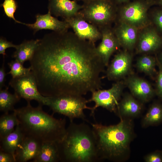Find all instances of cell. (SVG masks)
<instances>
[{
    "label": "cell",
    "mask_w": 162,
    "mask_h": 162,
    "mask_svg": "<svg viewBox=\"0 0 162 162\" xmlns=\"http://www.w3.org/2000/svg\"><path fill=\"white\" fill-rule=\"evenodd\" d=\"M38 90L45 97L82 96L102 87L105 67L95 44L68 30L40 39L29 60Z\"/></svg>",
    "instance_id": "6da1fadb"
},
{
    "label": "cell",
    "mask_w": 162,
    "mask_h": 162,
    "mask_svg": "<svg viewBox=\"0 0 162 162\" xmlns=\"http://www.w3.org/2000/svg\"><path fill=\"white\" fill-rule=\"evenodd\" d=\"M120 119L118 124L113 125L91 123L95 136L100 160L122 162L129 157L130 144L135 135L133 119Z\"/></svg>",
    "instance_id": "7a4b0ae2"
},
{
    "label": "cell",
    "mask_w": 162,
    "mask_h": 162,
    "mask_svg": "<svg viewBox=\"0 0 162 162\" xmlns=\"http://www.w3.org/2000/svg\"><path fill=\"white\" fill-rule=\"evenodd\" d=\"M43 106H32L27 102L25 106L13 111L20 121V126L25 136L33 138L41 143H58L66 133L65 118L56 119L44 112Z\"/></svg>",
    "instance_id": "3957f363"
},
{
    "label": "cell",
    "mask_w": 162,
    "mask_h": 162,
    "mask_svg": "<svg viewBox=\"0 0 162 162\" xmlns=\"http://www.w3.org/2000/svg\"><path fill=\"white\" fill-rule=\"evenodd\" d=\"M57 144L60 162L100 161L93 130L92 127L84 122L77 124L70 121L65 135Z\"/></svg>",
    "instance_id": "277c9868"
},
{
    "label": "cell",
    "mask_w": 162,
    "mask_h": 162,
    "mask_svg": "<svg viewBox=\"0 0 162 162\" xmlns=\"http://www.w3.org/2000/svg\"><path fill=\"white\" fill-rule=\"evenodd\" d=\"M116 5L113 0H94L83 3L79 12L86 21L99 29L110 26L116 18Z\"/></svg>",
    "instance_id": "5b68a950"
},
{
    "label": "cell",
    "mask_w": 162,
    "mask_h": 162,
    "mask_svg": "<svg viewBox=\"0 0 162 162\" xmlns=\"http://www.w3.org/2000/svg\"><path fill=\"white\" fill-rule=\"evenodd\" d=\"M88 100L82 96L64 95L49 97L47 106L53 113H58L68 117L70 121L75 118H80L87 121L84 110H92V107L88 106Z\"/></svg>",
    "instance_id": "8992f818"
},
{
    "label": "cell",
    "mask_w": 162,
    "mask_h": 162,
    "mask_svg": "<svg viewBox=\"0 0 162 162\" xmlns=\"http://www.w3.org/2000/svg\"><path fill=\"white\" fill-rule=\"evenodd\" d=\"M152 4H154V1L138 0L126 4L119 10V22L128 24L138 29L146 27L149 23L148 10Z\"/></svg>",
    "instance_id": "52a82bcc"
},
{
    "label": "cell",
    "mask_w": 162,
    "mask_h": 162,
    "mask_svg": "<svg viewBox=\"0 0 162 162\" xmlns=\"http://www.w3.org/2000/svg\"><path fill=\"white\" fill-rule=\"evenodd\" d=\"M125 86L124 81L120 80L113 83L109 89H99L92 92V97L88 101L94 102L95 105L92 107L91 115L93 116L95 110L99 107L116 113Z\"/></svg>",
    "instance_id": "ba28073f"
},
{
    "label": "cell",
    "mask_w": 162,
    "mask_h": 162,
    "mask_svg": "<svg viewBox=\"0 0 162 162\" xmlns=\"http://www.w3.org/2000/svg\"><path fill=\"white\" fill-rule=\"evenodd\" d=\"M9 86L13 88L14 93L21 98L27 102L34 100L39 104L48 105L49 97L42 95L39 92L35 78L31 72L28 74L21 77L12 78Z\"/></svg>",
    "instance_id": "9c48e42d"
},
{
    "label": "cell",
    "mask_w": 162,
    "mask_h": 162,
    "mask_svg": "<svg viewBox=\"0 0 162 162\" xmlns=\"http://www.w3.org/2000/svg\"><path fill=\"white\" fill-rule=\"evenodd\" d=\"M64 20L69 24L74 33L81 39L95 44L102 38V34L99 29L86 21L79 12L73 16Z\"/></svg>",
    "instance_id": "30bf717a"
},
{
    "label": "cell",
    "mask_w": 162,
    "mask_h": 162,
    "mask_svg": "<svg viewBox=\"0 0 162 162\" xmlns=\"http://www.w3.org/2000/svg\"><path fill=\"white\" fill-rule=\"evenodd\" d=\"M132 62V55L128 52L123 51L117 53L107 69L108 79L117 81L124 78L129 73Z\"/></svg>",
    "instance_id": "8fae6325"
},
{
    "label": "cell",
    "mask_w": 162,
    "mask_h": 162,
    "mask_svg": "<svg viewBox=\"0 0 162 162\" xmlns=\"http://www.w3.org/2000/svg\"><path fill=\"white\" fill-rule=\"evenodd\" d=\"M102 34V41L96 47V52L105 66H108L110 58L120 46L114 33L110 26L99 29Z\"/></svg>",
    "instance_id": "7c38bea8"
},
{
    "label": "cell",
    "mask_w": 162,
    "mask_h": 162,
    "mask_svg": "<svg viewBox=\"0 0 162 162\" xmlns=\"http://www.w3.org/2000/svg\"><path fill=\"white\" fill-rule=\"evenodd\" d=\"M124 81L131 94L142 103L149 102L156 94L155 89L151 84L141 77L131 75Z\"/></svg>",
    "instance_id": "4fadbf2b"
},
{
    "label": "cell",
    "mask_w": 162,
    "mask_h": 162,
    "mask_svg": "<svg viewBox=\"0 0 162 162\" xmlns=\"http://www.w3.org/2000/svg\"><path fill=\"white\" fill-rule=\"evenodd\" d=\"M35 22L32 24L24 23L23 25L33 30L35 33L42 29H48L56 32H64L70 28L65 21H60L53 16L49 11L45 14H38L35 16Z\"/></svg>",
    "instance_id": "5bb4252c"
},
{
    "label": "cell",
    "mask_w": 162,
    "mask_h": 162,
    "mask_svg": "<svg viewBox=\"0 0 162 162\" xmlns=\"http://www.w3.org/2000/svg\"><path fill=\"white\" fill-rule=\"evenodd\" d=\"M83 7L74 0H49L48 8L52 15L64 20L74 16Z\"/></svg>",
    "instance_id": "9a60e30c"
},
{
    "label": "cell",
    "mask_w": 162,
    "mask_h": 162,
    "mask_svg": "<svg viewBox=\"0 0 162 162\" xmlns=\"http://www.w3.org/2000/svg\"><path fill=\"white\" fill-rule=\"evenodd\" d=\"M162 45V38L155 29L145 28L138 39L137 50L138 53H144L155 51Z\"/></svg>",
    "instance_id": "2e32d148"
},
{
    "label": "cell",
    "mask_w": 162,
    "mask_h": 162,
    "mask_svg": "<svg viewBox=\"0 0 162 162\" xmlns=\"http://www.w3.org/2000/svg\"><path fill=\"white\" fill-rule=\"evenodd\" d=\"M138 29L122 22H119L113 29L120 46L128 50L135 46L138 40Z\"/></svg>",
    "instance_id": "e0dca14e"
},
{
    "label": "cell",
    "mask_w": 162,
    "mask_h": 162,
    "mask_svg": "<svg viewBox=\"0 0 162 162\" xmlns=\"http://www.w3.org/2000/svg\"><path fill=\"white\" fill-rule=\"evenodd\" d=\"M142 103L132 94H126L119 101L116 113L120 118H133L139 116L143 108Z\"/></svg>",
    "instance_id": "ac0fdd59"
},
{
    "label": "cell",
    "mask_w": 162,
    "mask_h": 162,
    "mask_svg": "<svg viewBox=\"0 0 162 162\" xmlns=\"http://www.w3.org/2000/svg\"><path fill=\"white\" fill-rule=\"evenodd\" d=\"M42 143L32 137L25 136L15 153L16 162H26L37 155Z\"/></svg>",
    "instance_id": "d6986e66"
},
{
    "label": "cell",
    "mask_w": 162,
    "mask_h": 162,
    "mask_svg": "<svg viewBox=\"0 0 162 162\" xmlns=\"http://www.w3.org/2000/svg\"><path fill=\"white\" fill-rule=\"evenodd\" d=\"M25 136L19 124L17 125L12 132L0 139V151L15 156L16 150Z\"/></svg>",
    "instance_id": "ffe728a7"
},
{
    "label": "cell",
    "mask_w": 162,
    "mask_h": 162,
    "mask_svg": "<svg viewBox=\"0 0 162 162\" xmlns=\"http://www.w3.org/2000/svg\"><path fill=\"white\" fill-rule=\"evenodd\" d=\"M60 161L57 143H42L38 152L33 160L34 162H58Z\"/></svg>",
    "instance_id": "44dd1931"
},
{
    "label": "cell",
    "mask_w": 162,
    "mask_h": 162,
    "mask_svg": "<svg viewBox=\"0 0 162 162\" xmlns=\"http://www.w3.org/2000/svg\"><path fill=\"white\" fill-rule=\"evenodd\" d=\"M40 39L25 40L20 44L17 45L13 57L22 64L30 60L38 47Z\"/></svg>",
    "instance_id": "7402d4cb"
},
{
    "label": "cell",
    "mask_w": 162,
    "mask_h": 162,
    "mask_svg": "<svg viewBox=\"0 0 162 162\" xmlns=\"http://www.w3.org/2000/svg\"><path fill=\"white\" fill-rule=\"evenodd\" d=\"M162 122V104H152L143 117L141 122L143 128L158 124Z\"/></svg>",
    "instance_id": "603a6c76"
},
{
    "label": "cell",
    "mask_w": 162,
    "mask_h": 162,
    "mask_svg": "<svg viewBox=\"0 0 162 162\" xmlns=\"http://www.w3.org/2000/svg\"><path fill=\"white\" fill-rule=\"evenodd\" d=\"M19 124V120L14 112L11 114L4 113L0 117V139L12 132Z\"/></svg>",
    "instance_id": "cb8c5ba5"
},
{
    "label": "cell",
    "mask_w": 162,
    "mask_h": 162,
    "mask_svg": "<svg viewBox=\"0 0 162 162\" xmlns=\"http://www.w3.org/2000/svg\"><path fill=\"white\" fill-rule=\"evenodd\" d=\"M8 86L0 90V110L4 113L13 111L14 106L21 98L16 94L10 93L8 91Z\"/></svg>",
    "instance_id": "d4e9b609"
},
{
    "label": "cell",
    "mask_w": 162,
    "mask_h": 162,
    "mask_svg": "<svg viewBox=\"0 0 162 162\" xmlns=\"http://www.w3.org/2000/svg\"><path fill=\"white\" fill-rule=\"evenodd\" d=\"M156 58L146 55H143L138 58L136 67L140 71L152 77L156 72Z\"/></svg>",
    "instance_id": "484cf974"
},
{
    "label": "cell",
    "mask_w": 162,
    "mask_h": 162,
    "mask_svg": "<svg viewBox=\"0 0 162 162\" xmlns=\"http://www.w3.org/2000/svg\"><path fill=\"white\" fill-rule=\"evenodd\" d=\"M8 64L10 69L8 74H10L13 78L23 76L31 72L30 66L25 68L23 66V64L16 60L12 61Z\"/></svg>",
    "instance_id": "4316f807"
},
{
    "label": "cell",
    "mask_w": 162,
    "mask_h": 162,
    "mask_svg": "<svg viewBox=\"0 0 162 162\" xmlns=\"http://www.w3.org/2000/svg\"><path fill=\"white\" fill-rule=\"evenodd\" d=\"M0 6L3 7L4 13L8 18L12 19L16 23L23 25L24 23L16 20L14 17V14L17 8L15 0H4Z\"/></svg>",
    "instance_id": "83f0119b"
},
{
    "label": "cell",
    "mask_w": 162,
    "mask_h": 162,
    "mask_svg": "<svg viewBox=\"0 0 162 162\" xmlns=\"http://www.w3.org/2000/svg\"><path fill=\"white\" fill-rule=\"evenodd\" d=\"M157 65L158 68L155 89L156 94L162 100V64L157 58H156Z\"/></svg>",
    "instance_id": "f1b7e54d"
},
{
    "label": "cell",
    "mask_w": 162,
    "mask_h": 162,
    "mask_svg": "<svg viewBox=\"0 0 162 162\" xmlns=\"http://www.w3.org/2000/svg\"><path fill=\"white\" fill-rule=\"evenodd\" d=\"M146 162H162V152L156 151L148 154L144 157Z\"/></svg>",
    "instance_id": "f546056e"
},
{
    "label": "cell",
    "mask_w": 162,
    "mask_h": 162,
    "mask_svg": "<svg viewBox=\"0 0 162 162\" xmlns=\"http://www.w3.org/2000/svg\"><path fill=\"white\" fill-rule=\"evenodd\" d=\"M17 45H15L10 42L7 41L4 38L1 37L0 38V54L3 55L4 58L6 55L5 50L8 48L13 47L16 48Z\"/></svg>",
    "instance_id": "4dcf8cb0"
},
{
    "label": "cell",
    "mask_w": 162,
    "mask_h": 162,
    "mask_svg": "<svg viewBox=\"0 0 162 162\" xmlns=\"http://www.w3.org/2000/svg\"><path fill=\"white\" fill-rule=\"evenodd\" d=\"M153 21L157 29L162 33V9L158 10L154 12Z\"/></svg>",
    "instance_id": "1f68e13d"
},
{
    "label": "cell",
    "mask_w": 162,
    "mask_h": 162,
    "mask_svg": "<svg viewBox=\"0 0 162 162\" xmlns=\"http://www.w3.org/2000/svg\"><path fill=\"white\" fill-rule=\"evenodd\" d=\"M0 162H16V160L14 155L0 151Z\"/></svg>",
    "instance_id": "d6a6232c"
},
{
    "label": "cell",
    "mask_w": 162,
    "mask_h": 162,
    "mask_svg": "<svg viewBox=\"0 0 162 162\" xmlns=\"http://www.w3.org/2000/svg\"><path fill=\"white\" fill-rule=\"evenodd\" d=\"M3 60L2 64L0 69V90L5 86L6 80V73L4 66V59Z\"/></svg>",
    "instance_id": "836d02e7"
},
{
    "label": "cell",
    "mask_w": 162,
    "mask_h": 162,
    "mask_svg": "<svg viewBox=\"0 0 162 162\" xmlns=\"http://www.w3.org/2000/svg\"><path fill=\"white\" fill-rule=\"evenodd\" d=\"M115 3L117 4H121L122 3L127 2L131 0H113Z\"/></svg>",
    "instance_id": "e575fe53"
},
{
    "label": "cell",
    "mask_w": 162,
    "mask_h": 162,
    "mask_svg": "<svg viewBox=\"0 0 162 162\" xmlns=\"http://www.w3.org/2000/svg\"><path fill=\"white\" fill-rule=\"evenodd\" d=\"M154 4H156L162 7V0H157L154 1Z\"/></svg>",
    "instance_id": "d590c367"
},
{
    "label": "cell",
    "mask_w": 162,
    "mask_h": 162,
    "mask_svg": "<svg viewBox=\"0 0 162 162\" xmlns=\"http://www.w3.org/2000/svg\"><path fill=\"white\" fill-rule=\"evenodd\" d=\"M75 0V1L76 2L81 1L83 2V3H87V2H90V1H92L94 0Z\"/></svg>",
    "instance_id": "8d00e7d4"
},
{
    "label": "cell",
    "mask_w": 162,
    "mask_h": 162,
    "mask_svg": "<svg viewBox=\"0 0 162 162\" xmlns=\"http://www.w3.org/2000/svg\"><path fill=\"white\" fill-rule=\"evenodd\" d=\"M159 60L162 64V52L160 55V59H159Z\"/></svg>",
    "instance_id": "74e56055"
}]
</instances>
